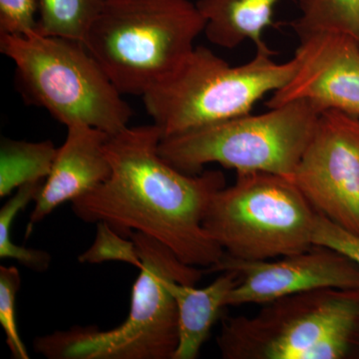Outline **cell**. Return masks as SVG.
Returning a JSON list of instances; mask_svg holds the SVG:
<instances>
[{"instance_id":"cell-2","label":"cell","mask_w":359,"mask_h":359,"mask_svg":"<svg viewBox=\"0 0 359 359\" xmlns=\"http://www.w3.org/2000/svg\"><path fill=\"white\" fill-rule=\"evenodd\" d=\"M142 268L128 316L113 330L75 325L36 337L35 353L48 359H173L179 342L178 311L167 283L195 285L204 271L189 266L169 248L133 231Z\"/></svg>"},{"instance_id":"cell-19","label":"cell","mask_w":359,"mask_h":359,"mask_svg":"<svg viewBox=\"0 0 359 359\" xmlns=\"http://www.w3.org/2000/svg\"><path fill=\"white\" fill-rule=\"evenodd\" d=\"M21 287L20 271L15 266H0V325L14 359H29L16 325V294Z\"/></svg>"},{"instance_id":"cell-13","label":"cell","mask_w":359,"mask_h":359,"mask_svg":"<svg viewBox=\"0 0 359 359\" xmlns=\"http://www.w3.org/2000/svg\"><path fill=\"white\" fill-rule=\"evenodd\" d=\"M241 278L237 271H224L208 287L198 289L176 280L167 283L178 311L179 342L173 359H196L207 341L212 325L226 306V299Z\"/></svg>"},{"instance_id":"cell-17","label":"cell","mask_w":359,"mask_h":359,"mask_svg":"<svg viewBox=\"0 0 359 359\" xmlns=\"http://www.w3.org/2000/svg\"><path fill=\"white\" fill-rule=\"evenodd\" d=\"M301 16L292 21L299 39L316 32H340L359 44V0H297Z\"/></svg>"},{"instance_id":"cell-21","label":"cell","mask_w":359,"mask_h":359,"mask_svg":"<svg viewBox=\"0 0 359 359\" xmlns=\"http://www.w3.org/2000/svg\"><path fill=\"white\" fill-rule=\"evenodd\" d=\"M313 242V245L339 250L359 266V236L344 230L320 214L316 218Z\"/></svg>"},{"instance_id":"cell-9","label":"cell","mask_w":359,"mask_h":359,"mask_svg":"<svg viewBox=\"0 0 359 359\" xmlns=\"http://www.w3.org/2000/svg\"><path fill=\"white\" fill-rule=\"evenodd\" d=\"M290 179L318 214L359 236V117L321 113Z\"/></svg>"},{"instance_id":"cell-18","label":"cell","mask_w":359,"mask_h":359,"mask_svg":"<svg viewBox=\"0 0 359 359\" xmlns=\"http://www.w3.org/2000/svg\"><path fill=\"white\" fill-rule=\"evenodd\" d=\"M96 224L95 240L88 250L78 257V261L82 264L121 262L140 269L142 261L134 241L131 238L119 235L105 222H98Z\"/></svg>"},{"instance_id":"cell-11","label":"cell","mask_w":359,"mask_h":359,"mask_svg":"<svg viewBox=\"0 0 359 359\" xmlns=\"http://www.w3.org/2000/svg\"><path fill=\"white\" fill-rule=\"evenodd\" d=\"M295 71L266 105L306 101L320 113L335 110L359 117V44L340 32H316L299 39Z\"/></svg>"},{"instance_id":"cell-1","label":"cell","mask_w":359,"mask_h":359,"mask_svg":"<svg viewBox=\"0 0 359 359\" xmlns=\"http://www.w3.org/2000/svg\"><path fill=\"white\" fill-rule=\"evenodd\" d=\"M162 138L154 123L111 135L109 178L71 202L72 211L85 223L105 222L125 238L133 231L154 238L189 266L212 268L224 252L203 221L212 196L226 187L224 175L179 171L161 157Z\"/></svg>"},{"instance_id":"cell-4","label":"cell","mask_w":359,"mask_h":359,"mask_svg":"<svg viewBox=\"0 0 359 359\" xmlns=\"http://www.w3.org/2000/svg\"><path fill=\"white\" fill-rule=\"evenodd\" d=\"M205 26L190 0H105L85 45L120 93L143 97L178 69Z\"/></svg>"},{"instance_id":"cell-10","label":"cell","mask_w":359,"mask_h":359,"mask_svg":"<svg viewBox=\"0 0 359 359\" xmlns=\"http://www.w3.org/2000/svg\"><path fill=\"white\" fill-rule=\"evenodd\" d=\"M276 261H244L224 255L208 273L235 271L240 276L226 306L264 304L280 297L323 287H359V266L339 250L313 245Z\"/></svg>"},{"instance_id":"cell-8","label":"cell","mask_w":359,"mask_h":359,"mask_svg":"<svg viewBox=\"0 0 359 359\" xmlns=\"http://www.w3.org/2000/svg\"><path fill=\"white\" fill-rule=\"evenodd\" d=\"M318 215L292 179L249 172L212 196L203 226L226 256L264 261L311 248Z\"/></svg>"},{"instance_id":"cell-16","label":"cell","mask_w":359,"mask_h":359,"mask_svg":"<svg viewBox=\"0 0 359 359\" xmlns=\"http://www.w3.org/2000/svg\"><path fill=\"white\" fill-rule=\"evenodd\" d=\"M105 0H37V32L85 44Z\"/></svg>"},{"instance_id":"cell-6","label":"cell","mask_w":359,"mask_h":359,"mask_svg":"<svg viewBox=\"0 0 359 359\" xmlns=\"http://www.w3.org/2000/svg\"><path fill=\"white\" fill-rule=\"evenodd\" d=\"M273 54L257 51L249 62L233 66L207 47H195L173 74L142 97L146 111L163 138L249 114L294 75V58L278 63Z\"/></svg>"},{"instance_id":"cell-12","label":"cell","mask_w":359,"mask_h":359,"mask_svg":"<svg viewBox=\"0 0 359 359\" xmlns=\"http://www.w3.org/2000/svg\"><path fill=\"white\" fill-rule=\"evenodd\" d=\"M110 135L84 124L67 127L65 142L58 148L53 166L34 199L27 233L59 205L86 195L111 175L105 145Z\"/></svg>"},{"instance_id":"cell-20","label":"cell","mask_w":359,"mask_h":359,"mask_svg":"<svg viewBox=\"0 0 359 359\" xmlns=\"http://www.w3.org/2000/svg\"><path fill=\"white\" fill-rule=\"evenodd\" d=\"M37 0H0V34L36 32Z\"/></svg>"},{"instance_id":"cell-5","label":"cell","mask_w":359,"mask_h":359,"mask_svg":"<svg viewBox=\"0 0 359 359\" xmlns=\"http://www.w3.org/2000/svg\"><path fill=\"white\" fill-rule=\"evenodd\" d=\"M0 52L15 65L26 103L61 124L88 125L110 136L129 126L133 110L82 42L37 32L0 34Z\"/></svg>"},{"instance_id":"cell-7","label":"cell","mask_w":359,"mask_h":359,"mask_svg":"<svg viewBox=\"0 0 359 359\" xmlns=\"http://www.w3.org/2000/svg\"><path fill=\"white\" fill-rule=\"evenodd\" d=\"M321 113L306 101L269 108L162 138L161 157L189 175L217 163L237 173L264 172L292 178Z\"/></svg>"},{"instance_id":"cell-15","label":"cell","mask_w":359,"mask_h":359,"mask_svg":"<svg viewBox=\"0 0 359 359\" xmlns=\"http://www.w3.org/2000/svg\"><path fill=\"white\" fill-rule=\"evenodd\" d=\"M58 148L51 141L4 138L0 146V198L26 184L43 182L50 174Z\"/></svg>"},{"instance_id":"cell-3","label":"cell","mask_w":359,"mask_h":359,"mask_svg":"<svg viewBox=\"0 0 359 359\" xmlns=\"http://www.w3.org/2000/svg\"><path fill=\"white\" fill-rule=\"evenodd\" d=\"M224 359H359V287H323L224 316Z\"/></svg>"},{"instance_id":"cell-14","label":"cell","mask_w":359,"mask_h":359,"mask_svg":"<svg viewBox=\"0 0 359 359\" xmlns=\"http://www.w3.org/2000/svg\"><path fill=\"white\" fill-rule=\"evenodd\" d=\"M280 0H198L205 20V34L217 46L235 48L245 40L257 51H271L263 39L264 29L273 23V9Z\"/></svg>"}]
</instances>
